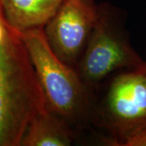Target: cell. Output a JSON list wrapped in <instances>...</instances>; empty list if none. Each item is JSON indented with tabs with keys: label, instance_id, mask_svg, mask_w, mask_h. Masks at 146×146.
I'll list each match as a JSON object with an SVG mask.
<instances>
[{
	"label": "cell",
	"instance_id": "cell-8",
	"mask_svg": "<svg viewBox=\"0 0 146 146\" xmlns=\"http://www.w3.org/2000/svg\"><path fill=\"white\" fill-rule=\"evenodd\" d=\"M13 30L14 29H12L9 25L6 19L2 0H0V46H2L7 42Z\"/></svg>",
	"mask_w": 146,
	"mask_h": 146
},
{
	"label": "cell",
	"instance_id": "cell-4",
	"mask_svg": "<svg viewBox=\"0 0 146 146\" xmlns=\"http://www.w3.org/2000/svg\"><path fill=\"white\" fill-rule=\"evenodd\" d=\"M104 118L115 145L146 129V61L122 70L112 80L106 97Z\"/></svg>",
	"mask_w": 146,
	"mask_h": 146
},
{
	"label": "cell",
	"instance_id": "cell-2",
	"mask_svg": "<svg viewBox=\"0 0 146 146\" xmlns=\"http://www.w3.org/2000/svg\"><path fill=\"white\" fill-rule=\"evenodd\" d=\"M19 33L45 96L48 110L67 123L82 118L89 102L87 86L77 71L54 53L43 28Z\"/></svg>",
	"mask_w": 146,
	"mask_h": 146
},
{
	"label": "cell",
	"instance_id": "cell-5",
	"mask_svg": "<svg viewBox=\"0 0 146 146\" xmlns=\"http://www.w3.org/2000/svg\"><path fill=\"white\" fill-rule=\"evenodd\" d=\"M100 15L94 0H66L43 31L54 53L75 68Z\"/></svg>",
	"mask_w": 146,
	"mask_h": 146
},
{
	"label": "cell",
	"instance_id": "cell-7",
	"mask_svg": "<svg viewBox=\"0 0 146 146\" xmlns=\"http://www.w3.org/2000/svg\"><path fill=\"white\" fill-rule=\"evenodd\" d=\"M72 144V136L68 123L46 110L30 122L21 146H69Z\"/></svg>",
	"mask_w": 146,
	"mask_h": 146
},
{
	"label": "cell",
	"instance_id": "cell-1",
	"mask_svg": "<svg viewBox=\"0 0 146 146\" xmlns=\"http://www.w3.org/2000/svg\"><path fill=\"white\" fill-rule=\"evenodd\" d=\"M46 102L20 33L0 46V146H21L30 122Z\"/></svg>",
	"mask_w": 146,
	"mask_h": 146
},
{
	"label": "cell",
	"instance_id": "cell-9",
	"mask_svg": "<svg viewBox=\"0 0 146 146\" xmlns=\"http://www.w3.org/2000/svg\"><path fill=\"white\" fill-rule=\"evenodd\" d=\"M123 146H146V129L127 140Z\"/></svg>",
	"mask_w": 146,
	"mask_h": 146
},
{
	"label": "cell",
	"instance_id": "cell-6",
	"mask_svg": "<svg viewBox=\"0 0 146 146\" xmlns=\"http://www.w3.org/2000/svg\"><path fill=\"white\" fill-rule=\"evenodd\" d=\"M66 0H2L6 19L17 32L43 28Z\"/></svg>",
	"mask_w": 146,
	"mask_h": 146
},
{
	"label": "cell",
	"instance_id": "cell-3",
	"mask_svg": "<svg viewBox=\"0 0 146 146\" xmlns=\"http://www.w3.org/2000/svg\"><path fill=\"white\" fill-rule=\"evenodd\" d=\"M144 61L131 46L119 22L100 9L76 71L87 86L98 83L115 71L135 68Z\"/></svg>",
	"mask_w": 146,
	"mask_h": 146
}]
</instances>
